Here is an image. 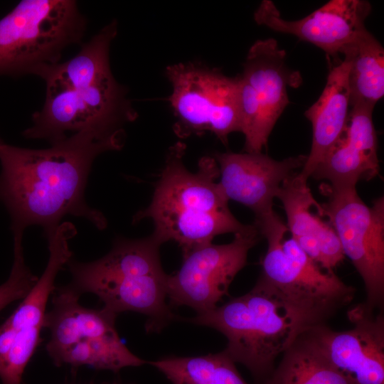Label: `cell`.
I'll return each mask as SVG.
<instances>
[{
  "label": "cell",
  "instance_id": "1",
  "mask_svg": "<svg viewBox=\"0 0 384 384\" xmlns=\"http://www.w3.org/2000/svg\"><path fill=\"white\" fill-rule=\"evenodd\" d=\"M124 129H87L33 149L0 139V201L6 206L14 237H23L29 226L54 231L68 215L84 218L99 230L107 220L85 199L87 178L102 153L120 150Z\"/></svg>",
  "mask_w": 384,
  "mask_h": 384
},
{
  "label": "cell",
  "instance_id": "2",
  "mask_svg": "<svg viewBox=\"0 0 384 384\" xmlns=\"http://www.w3.org/2000/svg\"><path fill=\"white\" fill-rule=\"evenodd\" d=\"M186 144L178 142L169 148L164 169L149 206L133 217V223L151 219L154 234L162 243L174 241L183 257L193 250L211 243L217 235L247 229L228 207L217 179L215 159L201 158L196 172L183 164Z\"/></svg>",
  "mask_w": 384,
  "mask_h": 384
},
{
  "label": "cell",
  "instance_id": "3",
  "mask_svg": "<svg viewBox=\"0 0 384 384\" xmlns=\"http://www.w3.org/2000/svg\"><path fill=\"white\" fill-rule=\"evenodd\" d=\"M162 242L153 234L142 239H117L111 251L90 262L70 260L69 286L80 295L90 292L116 314L127 311L148 316L146 330L159 331L176 319L166 304L167 279L161 267Z\"/></svg>",
  "mask_w": 384,
  "mask_h": 384
},
{
  "label": "cell",
  "instance_id": "4",
  "mask_svg": "<svg viewBox=\"0 0 384 384\" xmlns=\"http://www.w3.org/2000/svg\"><path fill=\"white\" fill-rule=\"evenodd\" d=\"M189 321L215 329L227 338L225 353L257 379L267 380L277 358L306 326L264 282ZM267 381V380H266Z\"/></svg>",
  "mask_w": 384,
  "mask_h": 384
},
{
  "label": "cell",
  "instance_id": "5",
  "mask_svg": "<svg viewBox=\"0 0 384 384\" xmlns=\"http://www.w3.org/2000/svg\"><path fill=\"white\" fill-rule=\"evenodd\" d=\"M254 225L267 242L258 279L306 326L324 324L339 309L351 302L355 289L334 272L321 268L289 238L282 219L273 210L255 218Z\"/></svg>",
  "mask_w": 384,
  "mask_h": 384
},
{
  "label": "cell",
  "instance_id": "6",
  "mask_svg": "<svg viewBox=\"0 0 384 384\" xmlns=\"http://www.w3.org/2000/svg\"><path fill=\"white\" fill-rule=\"evenodd\" d=\"M86 20L73 0H23L0 19V75L33 74L79 43Z\"/></svg>",
  "mask_w": 384,
  "mask_h": 384
},
{
  "label": "cell",
  "instance_id": "7",
  "mask_svg": "<svg viewBox=\"0 0 384 384\" xmlns=\"http://www.w3.org/2000/svg\"><path fill=\"white\" fill-rule=\"evenodd\" d=\"M172 87L168 98L176 118L175 134L185 139L213 133L224 144L241 130L236 78L198 63H180L166 68Z\"/></svg>",
  "mask_w": 384,
  "mask_h": 384
},
{
  "label": "cell",
  "instance_id": "8",
  "mask_svg": "<svg viewBox=\"0 0 384 384\" xmlns=\"http://www.w3.org/2000/svg\"><path fill=\"white\" fill-rule=\"evenodd\" d=\"M327 201L323 214L339 240L343 254L361 277L367 294L364 303L374 311L384 299V198L366 205L356 187L320 186Z\"/></svg>",
  "mask_w": 384,
  "mask_h": 384
},
{
  "label": "cell",
  "instance_id": "9",
  "mask_svg": "<svg viewBox=\"0 0 384 384\" xmlns=\"http://www.w3.org/2000/svg\"><path fill=\"white\" fill-rule=\"evenodd\" d=\"M137 117L126 89L112 76L87 87L46 89L43 107L33 114L32 125L23 135L53 144L70 131L123 129Z\"/></svg>",
  "mask_w": 384,
  "mask_h": 384
},
{
  "label": "cell",
  "instance_id": "10",
  "mask_svg": "<svg viewBox=\"0 0 384 384\" xmlns=\"http://www.w3.org/2000/svg\"><path fill=\"white\" fill-rule=\"evenodd\" d=\"M238 83L241 130L247 153H261L278 119L289 104L293 76L286 53L276 40H258L250 48Z\"/></svg>",
  "mask_w": 384,
  "mask_h": 384
},
{
  "label": "cell",
  "instance_id": "11",
  "mask_svg": "<svg viewBox=\"0 0 384 384\" xmlns=\"http://www.w3.org/2000/svg\"><path fill=\"white\" fill-rule=\"evenodd\" d=\"M257 227L248 225L232 242L211 243L183 257L181 268L168 275L167 297L171 306H187L197 314L217 307L228 294L236 274L245 267L247 254L260 239Z\"/></svg>",
  "mask_w": 384,
  "mask_h": 384
},
{
  "label": "cell",
  "instance_id": "12",
  "mask_svg": "<svg viewBox=\"0 0 384 384\" xmlns=\"http://www.w3.org/2000/svg\"><path fill=\"white\" fill-rule=\"evenodd\" d=\"M373 311L364 303L350 309L347 331L325 324L309 329L329 362L355 384H384V318Z\"/></svg>",
  "mask_w": 384,
  "mask_h": 384
},
{
  "label": "cell",
  "instance_id": "13",
  "mask_svg": "<svg viewBox=\"0 0 384 384\" xmlns=\"http://www.w3.org/2000/svg\"><path fill=\"white\" fill-rule=\"evenodd\" d=\"M370 11V4L365 0H331L301 19L289 21L282 18L272 1L264 0L254 19L259 25L295 36L335 58L343 55L366 28Z\"/></svg>",
  "mask_w": 384,
  "mask_h": 384
},
{
  "label": "cell",
  "instance_id": "14",
  "mask_svg": "<svg viewBox=\"0 0 384 384\" xmlns=\"http://www.w3.org/2000/svg\"><path fill=\"white\" fill-rule=\"evenodd\" d=\"M213 158L219 169L218 184L225 198L245 206L257 218L274 210L273 201L282 183L302 169L306 155L277 161L262 152H225Z\"/></svg>",
  "mask_w": 384,
  "mask_h": 384
},
{
  "label": "cell",
  "instance_id": "15",
  "mask_svg": "<svg viewBox=\"0 0 384 384\" xmlns=\"http://www.w3.org/2000/svg\"><path fill=\"white\" fill-rule=\"evenodd\" d=\"M373 110L351 106L343 132L311 177L325 180L333 187L346 188L356 187L358 181H370L379 174Z\"/></svg>",
  "mask_w": 384,
  "mask_h": 384
},
{
  "label": "cell",
  "instance_id": "16",
  "mask_svg": "<svg viewBox=\"0 0 384 384\" xmlns=\"http://www.w3.org/2000/svg\"><path fill=\"white\" fill-rule=\"evenodd\" d=\"M287 216V228L304 252L329 272L343 260V254L334 229L323 214L321 204L308 186L307 180L295 172L282 183L277 197Z\"/></svg>",
  "mask_w": 384,
  "mask_h": 384
},
{
  "label": "cell",
  "instance_id": "17",
  "mask_svg": "<svg viewBox=\"0 0 384 384\" xmlns=\"http://www.w3.org/2000/svg\"><path fill=\"white\" fill-rule=\"evenodd\" d=\"M350 66L349 58L343 55V59L331 68L319 99L305 112L312 127L310 152L299 172L305 180L311 176L346 125L350 111Z\"/></svg>",
  "mask_w": 384,
  "mask_h": 384
},
{
  "label": "cell",
  "instance_id": "18",
  "mask_svg": "<svg viewBox=\"0 0 384 384\" xmlns=\"http://www.w3.org/2000/svg\"><path fill=\"white\" fill-rule=\"evenodd\" d=\"M80 296L69 285L53 294V307L46 312L43 324L50 331L46 350L53 362L75 343L116 331V314L104 308L91 309L81 306Z\"/></svg>",
  "mask_w": 384,
  "mask_h": 384
},
{
  "label": "cell",
  "instance_id": "19",
  "mask_svg": "<svg viewBox=\"0 0 384 384\" xmlns=\"http://www.w3.org/2000/svg\"><path fill=\"white\" fill-rule=\"evenodd\" d=\"M117 34L114 20L104 26L71 59L46 65L35 75L41 78L46 89L87 87L113 76L110 64V48Z\"/></svg>",
  "mask_w": 384,
  "mask_h": 384
},
{
  "label": "cell",
  "instance_id": "20",
  "mask_svg": "<svg viewBox=\"0 0 384 384\" xmlns=\"http://www.w3.org/2000/svg\"><path fill=\"white\" fill-rule=\"evenodd\" d=\"M282 354L279 366L265 384H355L329 362L309 329Z\"/></svg>",
  "mask_w": 384,
  "mask_h": 384
},
{
  "label": "cell",
  "instance_id": "21",
  "mask_svg": "<svg viewBox=\"0 0 384 384\" xmlns=\"http://www.w3.org/2000/svg\"><path fill=\"white\" fill-rule=\"evenodd\" d=\"M77 233L70 222H62L46 236L49 257L47 265L38 280L11 314L17 324L31 328L43 327L48 298L55 289V280L58 272L71 260L73 253L68 241Z\"/></svg>",
  "mask_w": 384,
  "mask_h": 384
},
{
  "label": "cell",
  "instance_id": "22",
  "mask_svg": "<svg viewBox=\"0 0 384 384\" xmlns=\"http://www.w3.org/2000/svg\"><path fill=\"white\" fill-rule=\"evenodd\" d=\"M351 61L348 73L350 106L371 108L384 95V49L366 28L344 51Z\"/></svg>",
  "mask_w": 384,
  "mask_h": 384
},
{
  "label": "cell",
  "instance_id": "23",
  "mask_svg": "<svg viewBox=\"0 0 384 384\" xmlns=\"http://www.w3.org/2000/svg\"><path fill=\"white\" fill-rule=\"evenodd\" d=\"M150 363L172 384H247L225 351L201 356H170Z\"/></svg>",
  "mask_w": 384,
  "mask_h": 384
},
{
  "label": "cell",
  "instance_id": "24",
  "mask_svg": "<svg viewBox=\"0 0 384 384\" xmlns=\"http://www.w3.org/2000/svg\"><path fill=\"white\" fill-rule=\"evenodd\" d=\"M146 362L133 354L120 339L117 331L82 340L65 351L55 361L56 366L68 364L74 368L88 366L99 370L118 372L129 366Z\"/></svg>",
  "mask_w": 384,
  "mask_h": 384
},
{
  "label": "cell",
  "instance_id": "25",
  "mask_svg": "<svg viewBox=\"0 0 384 384\" xmlns=\"http://www.w3.org/2000/svg\"><path fill=\"white\" fill-rule=\"evenodd\" d=\"M38 277L26 265L22 239H14V262L7 280L0 285V311L18 299H23Z\"/></svg>",
  "mask_w": 384,
  "mask_h": 384
},
{
  "label": "cell",
  "instance_id": "26",
  "mask_svg": "<svg viewBox=\"0 0 384 384\" xmlns=\"http://www.w3.org/2000/svg\"><path fill=\"white\" fill-rule=\"evenodd\" d=\"M16 336V331L5 320L0 324V368L6 359Z\"/></svg>",
  "mask_w": 384,
  "mask_h": 384
},
{
  "label": "cell",
  "instance_id": "27",
  "mask_svg": "<svg viewBox=\"0 0 384 384\" xmlns=\"http://www.w3.org/2000/svg\"><path fill=\"white\" fill-rule=\"evenodd\" d=\"M114 384H116V383H114Z\"/></svg>",
  "mask_w": 384,
  "mask_h": 384
}]
</instances>
